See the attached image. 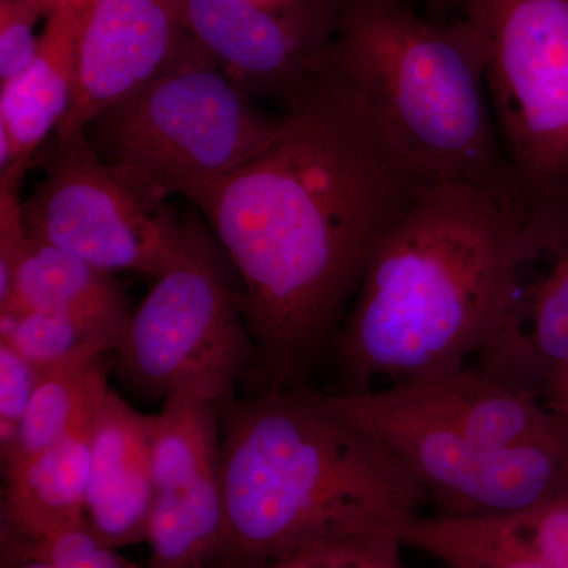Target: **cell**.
Listing matches in <instances>:
<instances>
[{"label":"cell","mask_w":568,"mask_h":568,"mask_svg":"<svg viewBox=\"0 0 568 568\" xmlns=\"http://www.w3.org/2000/svg\"><path fill=\"white\" fill-rule=\"evenodd\" d=\"M275 140L185 197L244 283L257 392L302 386L335 339L369 257L428 183L365 93L325 62L294 93Z\"/></svg>","instance_id":"6da1fadb"},{"label":"cell","mask_w":568,"mask_h":568,"mask_svg":"<svg viewBox=\"0 0 568 568\" xmlns=\"http://www.w3.org/2000/svg\"><path fill=\"white\" fill-rule=\"evenodd\" d=\"M526 219L496 196L432 182L369 257L334 339L343 394L470 366L506 315Z\"/></svg>","instance_id":"7a4b0ae2"},{"label":"cell","mask_w":568,"mask_h":568,"mask_svg":"<svg viewBox=\"0 0 568 568\" xmlns=\"http://www.w3.org/2000/svg\"><path fill=\"white\" fill-rule=\"evenodd\" d=\"M216 409L226 507L220 567H257L335 534L396 532L428 499L328 394L272 387Z\"/></svg>","instance_id":"3957f363"},{"label":"cell","mask_w":568,"mask_h":568,"mask_svg":"<svg viewBox=\"0 0 568 568\" xmlns=\"http://www.w3.org/2000/svg\"><path fill=\"white\" fill-rule=\"evenodd\" d=\"M327 61L426 178L476 186L525 215L480 41L463 18L440 21L399 0H338Z\"/></svg>","instance_id":"277c9868"},{"label":"cell","mask_w":568,"mask_h":568,"mask_svg":"<svg viewBox=\"0 0 568 568\" xmlns=\"http://www.w3.org/2000/svg\"><path fill=\"white\" fill-rule=\"evenodd\" d=\"M241 82L194 41L140 92L84 129L103 163L151 204L226 178L275 140Z\"/></svg>","instance_id":"5b68a950"},{"label":"cell","mask_w":568,"mask_h":568,"mask_svg":"<svg viewBox=\"0 0 568 568\" xmlns=\"http://www.w3.org/2000/svg\"><path fill=\"white\" fill-rule=\"evenodd\" d=\"M529 226L568 215V0H458Z\"/></svg>","instance_id":"8992f818"},{"label":"cell","mask_w":568,"mask_h":568,"mask_svg":"<svg viewBox=\"0 0 568 568\" xmlns=\"http://www.w3.org/2000/svg\"><path fill=\"white\" fill-rule=\"evenodd\" d=\"M115 353L119 376L142 395H190L215 406L235 398L256 347L244 294L203 237L190 231L185 252L134 310Z\"/></svg>","instance_id":"52a82bcc"},{"label":"cell","mask_w":568,"mask_h":568,"mask_svg":"<svg viewBox=\"0 0 568 568\" xmlns=\"http://www.w3.org/2000/svg\"><path fill=\"white\" fill-rule=\"evenodd\" d=\"M55 138L47 179L22 203L29 234L106 274L159 278L170 271L185 252L190 231L112 173L84 130Z\"/></svg>","instance_id":"ba28073f"},{"label":"cell","mask_w":568,"mask_h":568,"mask_svg":"<svg viewBox=\"0 0 568 568\" xmlns=\"http://www.w3.org/2000/svg\"><path fill=\"white\" fill-rule=\"evenodd\" d=\"M328 396L390 450L439 515L507 517L568 496V436L536 446H489L369 409L339 392Z\"/></svg>","instance_id":"9c48e42d"},{"label":"cell","mask_w":568,"mask_h":568,"mask_svg":"<svg viewBox=\"0 0 568 568\" xmlns=\"http://www.w3.org/2000/svg\"><path fill=\"white\" fill-rule=\"evenodd\" d=\"M278 6L183 0L186 29L213 62L250 93H274L287 103L327 61L338 0Z\"/></svg>","instance_id":"30bf717a"},{"label":"cell","mask_w":568,"mask_h":568,"mask_svg":"<svg viewBox=\"0 0 568 568\" xmlns=\"http://www.w3.org/2000/svg\"><path fill=\"white\" fill-rule=\"evenodd\" d=\"M183 0H88L73 106L58 133L84 130L170 69L185 50Z\"/></svg>","instance_id":"8fae6325"},{"label":"cell","mask_w":568,"mask_h":568,"mask_svg":"<svg viewBox=\"0 0 568 568\" xmlns=\"http://www.w3.org/2000/svg\"><path fill=\"white\" fill-rule=\"evenodd\" d=\"M345 395L369 409L424 422L489 446H536L568 436L567 418L474 366Z\"/></svg>","instance_id":"7c38bea8"},{"label":"cell","mask_w":568,"mask_h":568,"mask_svg":"<svg viewBox=\"0 0 568 568\" xmlns=\"http://www.w3.org/2000/svg\"><path fill=\"white\" fill-rule=\"evenodd\" d=\"M549 257L544 275L515 282L496 335L474 368L541 402L551 381L568 368V215L536 253Z\"/></svg>","instance_id":"4fadbf2b"},{"label":"cell","mask_w":568,"mask_h":568,"mask_svg":"<svg viewBox=\"0 0 568 568\" xmlns=\"http://www.w3.org/2000/svg\"><path fill=\"white\" fill-rule=\"evenodd\" d=\"M153 500L151 416L108 388L89 433V528L108 547L141 544L148 536Z\"/></svg>","instance_id":"5bb4252c"},{"label":"cell","mask_w":568,"mask_h":568,"mask_svg":"<svg viewBox=\"0 0 568 568\" xmlns=\"http://www.w3.org/2000/svg\"><path fill=\"white\" fill-rule=\"evenodd\" d=\"M85 3L59 2L44 24L36 59L0 84V130L17 151V168L0 178L21 179L41 144L58 133L77 97L78 39Z\"/></svg>","instance_id":"9a60e30c"},{"label":"cell","mask_w":568,"mask_h":568,"mask_svg":"<svg viewBox=\"0 0 568 568\" xmlns=\"http://www.w3.org/2000/svg\"><path fill=\"white\" fill-rule=\"evenodd\" d=\"M92 417L54 446L3 469L2 518L18 552L88 523Z\"/></svg>","instance_id":"2e32d148"},{"label":"cell","mask_w":568,"mask_h":568,"mask_svg":"<svg viewBox=\"0 0 568 568\" xmlns=\"http://www.w3.org/2000/svg\"><path fill=\"white\" fill-rule=\"evenodd\" d=\"M61 310L129 325L132 308L111 274L29 234L14 275L11 301L0 316Z\"/></svg>","instance_id":"e0dca14e"},{"label":"cell","mask_w":568,"mask_h":568,"mask_svg":"<svg viewBox=\"0 0 568 568\" xmlns=\"http://www.w3.org/2000/svg\"><path fill=\"white\" fill-rule=\"evenodd\" d=\"M145 541L149 568H219L226 545L220 470L156 491Z\"/></svg>","instance_id":"ac0fdd59"},{"label":"cell","mask_w":568,"mask_h":568,"mask_svg":"<svg viewBox=\"0 0 568 568\" xmlns=\"http://www.w3.org/2000/svg\"><path fill=\"white\" fill-rule=\"evenodd\" d=\"M100 357L85 353L40 369L31 405L10 446L2 450L3 469L54 446L92 417L110 388Z\"/></svg>","instance_id":"d6986e66"},{"label":"cell","mask_w":568,"mask_h":568,"mask_svg":"<svg viewBox=\"0 0 568 568\" xmlns=\"http://www.w3.org/2000/svg\"><path fill=\"white\" fill-rule=\"evenodd\" d=\"M396 534L405 547L426 552L448 568H549L506 517L416 515Z\"/></svg>","instance_id":"ffe728a7"},{"label":"cell","mask_w":568,"mask_h":568,"mask_svg":"<svg viewBox=\"0 0 568 568\" xmlns=\"http://www.w3.org/2000/svg\"><path fill=\"white\" fill-rule=\"evenodd\" d=\"M219 409L190 395H170L151 416V463L155 493L182 487L220 470Z\"/></svg>","instance_id":"44dd1931"},{"label":"cell","mask_w":568,"mask_h":568,"mask_svg":"<svg viewBox=\"0 0 568 568\" xmlns=\"http://www.w3.org/2000/svg\"><path fill=\"white\" fill-rule=\"evenodd\" d=\"M0 342L7 343L39 369L62 364L77 355L118 351L129 325L61 312L28 310L0 316Z\"/></svg>","instance_id":"7402d4cb"},{"label":"cell","mask_w":568,"mask_h":568,"mask_svg":"<svg viewBox=\"0 0 568 568\" xmlns=\"http://www.w3.org/2000/svg\"><path fill=\"white\" fill-rule=\"evenodd\" d=\"M403 548L394 530L335 534L253 568H403Z\"/></svg>","instance_id":"603a6c76"},{"label":"cell","mask_w":568,"mask_h":568,"mask_svg":"<svg viewBox=\"0 0 568 568\" xmlns=\"http://www.w3.org/2000/svg\"><path fill=\"white\" fill-rule=\"evenodd\" d=\"M52 0H0V82L10 80L36 59L41 36L37 32Z\"/></svg>","instance_id":"cb8c5ba5"},{"label":"cell","mask_w":568,"mask_h":568,"mask_svg":"<svg viewBox=\"0 0 568 568\" xmlns=\"http://www.w3.org/2000/svg\"><path fill=\"white\" fill-rule=\"evenodd\" d=\"M47 560L54 568H140L103 544L88 523L20 551V560Z\"/></svg>","instance_id":"d4e9b609"},{"label":"cell","mask_w":568,"mask_h":568,"mask_svg":"<svg viewBox=\"0 0 568 568\" xmlns=\"http://www.w3.org/2000/svg\"><path fill=\"white\" fill-rule=\"evenodd\" d=\"M40 379V369L26 361L7 343L0 342V440L2 450L10 446L33 392Z\"/></svg>","instance_id":"484cf974"},{"label":"cell","mask_w":568,"mask_h":568,"mask_svg":"<svg viewBox=\"0 0 568 568\" xmlns=\"http://www.w3.org/2000/svg\"><path fill=\"white\" fill-rule=\"evenodd\" d=\"M506 518L549 568H568V496Z\"/></svg>","instance_id":"4316f807"},{"label":"cell","mask_w":568,"mask_h":568,"mask_svg":"<svg viewBox=\"0 0 568 568\" xmlns=\"http://www.w3.org/2000/svg\"><path fill=\"white\" fill-rule=\"evenodd\" d=\"M18 185V179H0V312L10 304L14 275L29 242Z\"/></svg>","instance_id":"83f0119b"},{"label":"cell","mask_w":568,"mask_h":568,"mask_svg":"<svg viewBox=\"0 0 568 568\" xmlns=\"http://www.w3.org/2000/svg\"><path fill=\"white\" fill-rule=\"evenodd\" d=\"M541 403L552 413L568 420V368L551 381L541 395Z\"/></svg>","instance_id":"f1b7e54d"},{"label":"cell","mask_w":568,"mask_h":568,"mask_svg":"<svg viewBox=\"0 0 568 568\" xmlns=\"http://www.w3.org/2000/svg\"><path fill=\"white\" fill-rule=\"evenodd\" d=\"M399 2H405L407 6L414 7V9H426L432 17H435V10L439 11L446 9V7H458V0H399Z\"/></svg>","instance_id":"f546056e"},{"label":"cell","mask_w":568,"mask_h":568,"mask_svg":"<svg viewBox=\"0 0 568 568\" xmlns=\"http://www.w3.org/2000/svg\"><path fill=\"white\" fill-rule=\"evenodd\" d=\"M13 568H54V567H52L51 564H48L47 560L26 559V560H20V564H18V566H14Z\"/></svg>","instance_id":"4dcf8cb0"},{"label":"cell","mask_w":568,"mask_h":568,"mask_svg":"<svg viewBox=\"0 0 568 568\" xmlns=\"http://www.w3.org/2000/svg\"><path fill=\"white\" fill-rule=\"evenodd\" d=\"M264 3H271V6H278V3L287 2V0H261Z\"/></svg>","instance_id":"1f68e13d"},{"label":"cell","mask_w":568,"mask_h":568,"mask_svg":"<svg viewBox=\"0 0 568 568\" xmlns=\"http://www.w3.org/2000/svg\"><path fill=\"white\" fill-rule=\"evenodd\" d=\"M52 2L58 6L59 2H77V3H85L88 0H52Z\"/></svg>","instance_id":"d6a6232c"}]
</instances>
